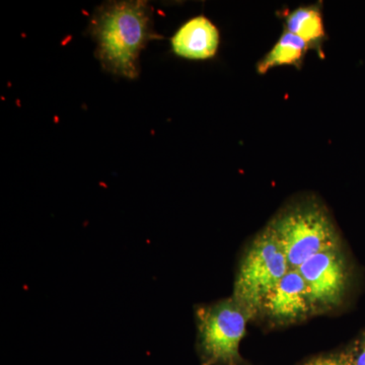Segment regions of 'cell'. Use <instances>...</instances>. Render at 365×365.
I'll use <instances>...</instances> for the list:
<instances>
[{"label": "cell", "mask_w": 365, "mask_h": 365, "mask_svg": "<svg viewBox=\"0 0 365 365\" xmlns=\"http://www.w3.org/2000/svg\"><path fill=\"white\" fill-rule=\"evenodd\" d=\"M88 30L103 68L120 78H138L139 56L153 37L148 2H108L93 14Z\"/></svg>", "instance_id": "6da1fadb"}, {"label": "cell", "mask_w": 365, "mask_h": 365, "mask_svg": "<svg viewBox=\"0 0 365 365\" xmlns=\"http://www.w3.org/2000/svg\"><path fill=\"white\" fill-rule=\"evenodd\" d=\"M267 228L277 240L292 269L299 268L316 255L340 249L339 235L328 212L311 201L284 209Z\"/></svg>", "instance_id": "7a4b0ae2"}, {"label": "cell", "mask_w": 365, "mask_h": 365, "mask_svg": "<svg viewBox=\"0 0 365 365\" xmlns=\"http://www.w3.org/2000/svg\"><path fill=\"white\" fill-rule=\"evenodd\" d=\"M253 316L234 297L197 306L196 349L201 365H248L240 346Z\"/></svg>", "instance_id": "3957f363"}, {"label": "cell", "mask_w": 365, "mask_h": 365, "mask_svg": "<svg viewBox=\"0 0 365 365\" xmlns=\"http://www.w3.org/2000/svg\"><path fill=\"white\" fill-rule=\"evenodd\" d=\"M290 269L284 252L266 227L242 256L232 297L252 314H258L262 300Z\"/></svg>", "instance_id": "277c9868"}, {"label": "cell", "mask_w": 365, "mask_h": 365, "mask_svg": "<svg viewBox=\"0 0 365 365\" xmlns=\"http://www.w3.org/2000/svg\"><path fill=\"white\" fill-rule=\"evenodd\" d=\"M309 292L314 313L339 306L348 284V269L340 249L312 257L297 268Z\"/></svg>", "instance_id": "5b68a950"}, {"label": "cell", "mask_w": 365, "mask_h": 365, "mask_svg": "<svg viewBox=\"0 0 365 365\" xmlns=\"http://www.w3.org/2000/svg\"><path fill=\"white\" fill-rule=\"evenodd\" d=\"M258 313L278 325L297 323L314 314L306 282L297 269H290L264 297Z\"/></svg>", "instance_id": "8992f818"}, {"label": "cell", "mask_w": 365, "mask_h": 365, "mask_svg": "<svg viewBox=\"0 0 365 365\" xmlns=\"http://www.w3.org/2000/svg\"><path fill=\"white\" fill-rule=\"evenodd\" d=\"M218 45L217 28L202 16L187 21L172 38L175 54L189 60L212 58L217 52Z\"/></svg>", "instance_id": "52a82bcc"}, {"label": "cell", "mask_w": 365, "mask_h": 365, "mask_svg": "<svg viewBox=\"0 0 365 365\" xmlns=\"http://www.w3.org/2000/svg\"><path fill=\"white\" fill-rule=\"evenodd\" d=\"M312 49L306 41L300 39L294 34L285 31L270 52L259 62L257 71L265 74L274 67L294 66L300 67L307 52Z\"/></svg>", "instance_id": "ba28073f"}, {"label": "cell", "mask_w": 365, "mask_h": 365, "mask_svg": "<svg viewBox=\"0 0 365 365\" xmlns=\"http://www.w3.org/2000/svg\"><path fill=\"white\" fill-rule=\"evenodd\" d=\"M287 31L306 41L312 48L319 47L325 38L323 16L319 7L304 6L292 11L287 18Z\"/></svg>", "instance_id": "9c48e42d"}, {"label": "cell", "mask_w": 365, "mask_h": 365, "mask_svg": "<svg viewBox=\"0 0 365 365\" xmlns=\"http://www.w3.org/2000/svg\"><path fill=\"white\" fill-rule=\"evenodd\" d=\"M302 365H354V362L350 350H347L335 354L316 357Z\"/></svg>", "instance_id": "30bf717a"}, {"label": "cell", "mask_w": 365, "mask_h": 365, "mask_svg": "<svg viewBox=\"0 0 365 365\" xmlns=\"http://www.w3.org/2000/svg\"><path fill=\"white\" fill-rule=\"evenodd\" d=\"M349 350L354 365H365V333Z\"/></svg>", "instance_id": "8fae6325"}]
</instances>
